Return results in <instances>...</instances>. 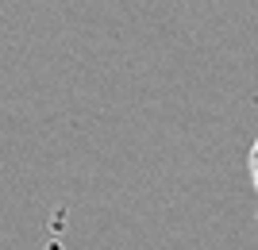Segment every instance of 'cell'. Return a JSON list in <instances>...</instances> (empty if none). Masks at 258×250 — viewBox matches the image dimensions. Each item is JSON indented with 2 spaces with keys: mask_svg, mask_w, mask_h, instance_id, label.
<instances>
[{
  "mask_svg": "<svg viewBox=\"0 0 258 250\" xmlns=\"http://www.w3.org/2000/svg\"><path fill=\"white\" fill-rule=\"evenodd\" d=\"M247 165H250V185H254V193H258V135H254V146H250Z\"/></svg>",
  "mask_w": 258,
  "mask_h": 250,
  "instance_id": "6da1fadb",
  "label": "cell"
}]
</instances>
